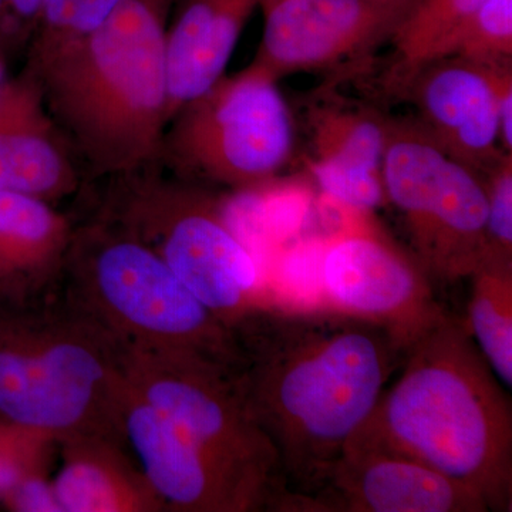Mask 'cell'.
Returning a JSON list of instances; mask_svg holds the SVG:
<instances>
[{"label": "cell", "mask_w": 512, "mask_h": 512, "mask_svg": "<svg viewBox=\"0 0 512 512\" xmlns=\"http://www.w3.org/2000/svg\"><path fill=\"white\" fill-rule=\"evenodd\" d=\"M261 3L185 0L173 26L165 32L168 121L224 76L242 30Z\"/></svg>", "instance_id": "obj_17"}, {"label": "cell", "mask_w": 512, "mask_h": 512, "mask_svg": "<svg viewBox=\"0 0 512 512\" xmlns=\"http://www.w3.org/2000/svg\"><path fill=\"white\" fill-rule=\"evenodd\" d=\"M80 175L43 106L33 77L10 83L0 101V191L53 204L74 194Z\"/></svg>", "instance_id": "obj_16"}, {"label": "cell", "mask_w": 512, "mask_h": 512, "mask_svg": "<svg viewBox=\"0 0 512 512\" xmlns=\"http://www.w3.org/2000/svg\"><path fill=\"white\" fill-rule=\"evenodd\" d=\"M45 0H0V43L36 35Z\"/></svg>", "instance_id": "obj_26"}, {"label": "cell", "mask_w": 512, "mask_h": 512, "mask_svg": "<svg viewBox=\"0 0 512 512\" xmlns=\"http://www.w3.org/2000/svg\"><path fill=\"white\" fill-rule=\"evenodd\" d=\"M487 192L484 258L512 261V154L483 173Z\"/></svg>", "instance_id": "obj_24"}, {"label": "cell", "mask_w": 512, "mask_h": 512, "mask_svg": "<svg viewBox=\"0 0 512 512\" xmlns=\"http://www.w3.org/2000/svg\"><path fill=\"white\" fill-rule=\"evenodd\" d=\"M126 375L237 491L248 512H284L289 490L281 460L249 407L237 369L188 353L127 346Z\"/></svg>", "instance_id": "obj_7"}, {"label": "cell", "mask_w": 512, "mask_h": 512, "mask_svg": "<svg viewBox=\"0 0 512 512\" xmlns=\"http://www.w3.org/2000/svg\"><path fill=\"white\" fill-rule=\"evenodd\" d=\"M389 114L322 86L305 101L308 165L333 204L373 212L387 204L383 158Z\"/></svg>", "instance_id": "obj_14"}, {"label": "cell", "mask_w": 512, "mask_h": 512, "mask_svg": "<svg viewBox=\"0 0 512 512\" xmlns=\"http://www.w3.org/2000/svg\"><path fill=\"white\" fill-rule=\"evenodd\" d=\"M338 208L345 221L320 248L326 308L382 326L406 350L446 312L433 282L377 225L373 212Z\"/></svg>", "instance_id": "obj_10"}, {"label": "cell", "mask_w": 512, "mask_h": 512, "mask_svg": "<svg viewBox=\"0 0 512 512\" xmlns=\"http://www.w3.org/2000/svg\"><path fill=\"white\" fill-rule=\"evenodd\" d=\"M63 272L72 303L128 348L188 353L241 367L234 330L153 249L109 218L73 229Z\"/></svg>", "instance_id": "obj_5"}, {"label": "cell", "mask_w": 512, "mask_h": 512, "mask_svg": "<svg viewBox=\"0 0 512 512\" xmlns=\"http://www.w3.org/2000/svg\"><path fill=\"white\" fill-rule=\"evenodd\" d=\"M383 184L430 281L453 285L468 279L485 255L483 174L448 157L414 116H390Z\"/></svg>", "instance_id": "obj_9"}, {"label": "cell", "mask_w": 512, "mask_h": 512, "mask_svg": "<svg viewBox=\"0 0 512 512\" xmlns=\"http://www.w3.org/2000/svg\"><path fill=\"white\" fill-rule=\"evenodd\" d=\"M128 382V380H127ZM124 431L144 476L174 512H248L228 481L183 431L128 383Z\"/></svg>", "instance_id": "obj_15"}, {"label": "cell", "mask_w": 512, "mask_h": 512, "mask_svg": "<svg viewBox=\"0 0 512 512\" xmlns=\"http://www.w3.org/2000/svg\"><path fill=\"white\" fill-rule=\"evenodd\" d=\"M239 380L272 440L289 490L284 512L322 485L402 365L389 330L332 309L268 305L232 326Z\"/></svg>", "instance_id": "obj_1"}, {"label": "cell", "mask_w": 512, "mask_h": 512, "mask_svg": "<svg viewBox=\"0 0 512 512\" xmlns=\"http://www.w3.org/2000/svg\"><path fill=\"white\" fill-rule=\"evenodd\" d=\"M295 148V117L278 82L247 66L177 110L157 161L184 180L247 190L278 177Z\"/></svg>", "instance_id": "obj_8"}, {"label": "cell", "mask_w": 512, "mask_h": 512, "mask_svg": "<svg viewBox=\"0 0 512 512\" xmlns=\"http://www.w3.org/2000/svg\"><path fill=\"white\" fill-rule=\"evenodd\" d=\"M62 464L53 487L62 512L167 511L126 447L101 437H77L57 444Z\"/></svg>", "instance_id": "obj_19"}, {"label": "cell", "mask_w": 512, "mask_h": 512, "mask_svg": "<svg viewBox=\"0 0 512 512\" xmlns=\"http://www.w3.org/2000/svg\"><path fill=\"white\" fill-rule=\"evenodd\" d=\"M72 222L53 204L0 191V298L25 306L62 274Z\"/></svg>", "instance_id": "obj_18"}, {"label": "cell", "mask_w": 512, "mask_h": 512, "mask_svg": "<svg viewBox=\"0 0 512 512\" xmlns=\"http://www.w3.org/2000/svg\"><path fill=\"white\" fill-rule=\"evenodd\" d=\"M396 382L349 443L426 464L488 511H512V406L464 320L444 312L404 350Z\"/></svg>", "instance_id": "obj_2"}, {"label": "cell", "mask_w": 512, "mask_h": 512, "mask_svg": "<svg viewBox=\"0 0 512 512\" xmlns=\"http://www.w3.org/2000/svg\"><path fill=\"white\" fill-rule=\"evenodd\" d=\"M485 0H412L390 43L393 60L383 77L409 72L446 56L454 36Z\"/></svg>", "instance_id": "obj_21"}, {"label": "cell", "mask_w": 512, "mask_h": 512, "mask_svg": "<svg viewBox=\"0 0 512 512\" xmlns=\"http://www.w3.org/2000/svg\"><path fill=\"white\" fill-rule=\"evenodd\" d=\"M511 82L512 64L447 56L383 77L379 86L387 100L412 104L414 119L448 157L483 174L507 154L498 138V106Z\"/></svg>", "instance_id": "obj_12"}, {"label": "cell", "mask_w": 512, "mask_h": 512, "mask_svg": "<svg viewBox=\"0 0 512 512\" xmlns=\"http://www.w3.org/2000/svg\"><path fill=\"white\" fill-rule=\"evenodd\" d=\"M460 56L485 66L512 64V0H485L454 36L446 56Z\"/></svg>", "instance_id": "obj_22"}, {"label": "cell", "mask_w": 512, "mask_h": 512, "mask_svg": "<svg viewBox=\"0 0 512 512\" xmlns=\"http://www.w3.org/2000/svg\"><path fill=\"white\" fill-rule=\"evenodd\" d=\"M153 2L160 6V8L163 9L165 13H167L168 9H170V6L173 5L174 0H153Z\"/></svg>", "instance_id": "obj_29"}, {"label": "cell", "mask_w": 512, "mask_h": 512, "mask_svg": "<svg viewBox=\"0 0 512 512\" xmlns=\"http://www.w3.org/2000/svg\"><path fill=\"white\" fill-rule=\"evenodd\" d=\"M151 164L113 177L104 217L153 249L229 328L271 305L262 269L222 202L202 184L164 177Z\"/></svg>", "instance_id": "obj_6"}, {"label": "cell", "mask_w": 512, "mask_h": 512, "mask_svg": "<svg viewBox=\"0 0 512 512\" xmlns=\"http://www.w3.org/2000/svg\"><path fill=\"white\" fill-rule=\"evenodd\" d=\"M55 441L0 419V498L23 477L49 470Z\"/></svg>", "instance_id": "obj_23"}, {"label": "cell", "mask_w": 512, "mask_h": 512, "mask_svg": "<svg viewBox=\"0 0 512 512\" xmlns=\"http://www.w3.org/2000/svg\"><path fill=\"white\" fill-rule=\"evenodd\" d=\"M0 315V419L56 444L101 437L127 447V346L70 302Z\"/></svg>", "instance_id": "obj_4"}, {"label": "cell", "mask_w": 512, "mask_h": 512, "mask_svg": "<svg viewBox=\"0 0 512 512\" xmlns=\"http://www.w3.org/2000/svg\"><path fill=\"white\" fill-rule=\"evenodd\" d=\"M0 503L15 512H62L49 470L23 477L0 498Z\"/></svg>", "instance_id": "obj_25"}, {"label": "cell", "mask_w": 512, "mask_h": 512, "mask_svg": "<svg viewBox=\"0 0 512 512\" xmlns=\"http://www.w3.org/2000/svg\"><path fill=\"white\" fill-rule=\"evenodd\" d=\"M291 512H488L483 498L412 458L348 443L322 485Z\"/></svg>", "instance_id": "obj_13"}, {"label": "cell", "mask_w": 512, "mask_h": 512, "mask_svg": "<svg viewBox=\"0 0 512 512\" xmlns=\"http://www.w3.org/2000/svg\"><path fill=\"white\" fill-rule=\"evenodd\" d=\"M471 282L464 325L501 383L512 387V261L485 258Z\"/></svg>", "instance_id": "obj_20"}, {"label": "cell", "mask_w": 512, "mask_h": 512, "mask_svg": "<svg viewBox=\"0 0 512 512\" xmlns=\"http://www.w3.org/2000/svg\"><path fill=\"white\" fill-rule=\"evenodd\" d=\"M165 18L153 0H121L86 35L35 40L30 76L93 175L119 177L157 161L168 123Z\"/></svg>", "instance_id": "obj_3"}, {"label": "cell", "mask_w": 512, "mask_h": 512, "mask_svg": "<svg viewBox=\"0 0 512 512\" xmlns=\"http://www.w3.org/2000/svg\"><path fill=\"white\" fill-rule=\"evenodd\" d=\"M8 67H6L5 55H3V45L0 43V101L8 92L9 86Z\"/></svg>", "instance_id": "obj_28"}, {"label": "cell", "mask_w": 512, "mask_h": 512, "mask_svg": "<svg viewBox=\"0 0 512 512\" xmlns=\"http://www.w3.org/2000/svg\"><path fill=\"white\" fill-rule=\"evenodd\" d=\"M412 0H262L264 32L249 67L279 82L298 73L357 76L390 43Z\"/></svg>", "instance_id": "obj_11"}, {"label": "cell", "mask_w": 512, "mask_h": 512, "mask_svg": "<svg viewBox=\"0 0 512 512\" xmlns=\"http://www.w3.org/2000/svg\"><path fill=\"white\" fill-rule=\"evenodd\" d=\"M77 0H45L37 36L55 35L63 28Z\"/></svg>", "instance_id": "obj_27"}]
</instances>
